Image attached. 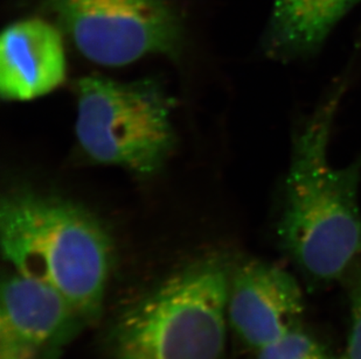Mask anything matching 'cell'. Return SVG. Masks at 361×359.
Segmentation results:
<instances>
[{"instance_id":"cell-1","label":"cell","mask_w":361,"mask_h":359,"mask_svg":"<svg viewBox=\"0 0 361 359\" xmlns=\"http://www.w3.org/2000/svg\"><path fill=\"white\" fill-rule=\"evenodd\" d=\"M348 88L338 81L293 134L277 236L300 270L318 282L338 279L361 256V156L334 167L329 145Z\"/></svg>"},{"instance_id":"cell-2","label":"cell","mask_w":361,"mask_h":359,"mask_svg":"<svg viewBox=\"0 0 361 359\" xmlns=\"http://www.w3.org/2000/svg\"><path fill=\"white\" fill-rule=\"evenodd\" d=\"M0 241L12 271L62 295L87 322L99 319L113 245L94 215L60 197L17 190L1 201Z\"/></svg>"},{"instance_id":"cell-3","label":"cell","mask_w":361,"mask_h":359,"mask_svg":"<svg viewBox=\"0 0 361 359\" xmlns=\"http://www.w3.org/2000/svg\"><path fill=\"white\" fill-rule=\"evenodd\" d=\"M228 265L202 258L167 277L121 314L113 359H222L228 332Z\"/></svg>"},{"instance_id":"cell-4","label":"cell","mask_w":361,"mask_h":359,"mask_svg":"<svg viewBox=\"0 0 361 359\" xmlns=\"http://www.w3.org/2000/svg\"><path fill=\"white\" fill-rule=\"evenodd\" d=\"M76 136L96 163L154 173L173 149L170 102L154 82L82 78Z\"/></svg>"},{"instance_id":"cell-5","label":"cell","mask_w":361,"mask_h":359,"mask_svg":"<svg viewBox=\"0 0 361 359\" xmlns=\"http://www.w3.org/2000/svg\"><path fill=\"white\" fill-rule=\"evenodd\" d=\"M81 54L122 67L147 55L176 58L183 30L167 0H46Z\"/></svg>"},{"instance_id":"cell-6","label":"cell","mask_w":361,"mask_h":359,"mask_svg":"<svg viewBox=\"0 0 361 359\" xmlns=\"http://www.w3.org/2000/svg\"><path fill=\"white\" fill-rule=\"evenodd\" d=\"M89 325L62 295L11 271L0 291V359H62Z\"/></svg>"},{"instance_id":"cell-7","label":"cell","mask_w":361,"mask_h":359,"mask_svg":"<svg viewBox=\"0 0 361 359\" xmlns=\"http://www.w3.org/2000/svg\"><path fill=\"white\" fill-rule=\"evenodd\" d=\"M227 309L229 328L257 353L300 328L303 291L296 278L280 266L245 261L231 273Z\"/></svg>"},{"instance_id":"cell-8","label":"cell","mask_w":361,"mask_h":359,"mask_svg":"<svg viewBox=\"0 0 361 359\" xmlns=\"http://www.w3.org/2000/svg\"><path fill=\"white\" fill-rule=\"evenodd\" d=\"M67 60L61 34L33 18L5 28L0 37V94L7 101H31L63 83Z\"/></svg>"},{"instance_id":"cell-9","label":"cell","mask_w":361,"mask_h":359,"mask_svg":"<svg viewBox=\"0 0 361 359\" xmlns=\"http://www.w3.org/2000/svg\"><path fill=\"white\" fill-rule=\"evenodd\" d=\"M361 0H274L266 51L280 61L307 58Z\"/></svg>"},{"instance_id":"cell-10","label":"cell","mask_w":361,"mask_h":359,"mask_svg":"<svg viewBox=\"0 0 361 359\" xmlns=\"http://www.w3.org/2000/svg\"><path fill=\"white\" fill-rule=\"evenodd\" d=\"M255 353L256 359H348L332 353L300 328Z\"/></svg>"},{"instance_id":"cell-11","label":"cell","mask_w":361,"mask_h":359,"mask_svg":"<svg viewBox=\"0 0 361 359\" xmlns=\"http://www.w3.org/2000/svg\"><path fill=\"white\" fill-rule=\"evenodd\" d=\"M350 309V332L344 355L348 359H361V275L352 287Z\"/></svg>"}]
</instances>
